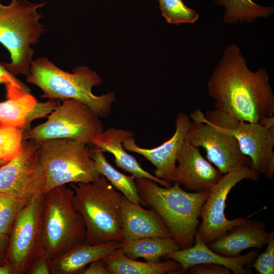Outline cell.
Masks as SVG:
<instances>
[{
    "mask_svg": "<svg viewBox=\"0 0 274 274\" xmlns=\"http://www.w3.org/2000/svg\"><path fill=\"white\" fill-rule=\"evenodd\" d=\"M269 80L264 68L251 71L240 48L232 44L225 49L207 86L216 109L238 121L257 123L274 113Z\"/></svg>",
    "mask_w": 274,
    "mask_h": 274,
    "instance_id": "6da1fadb",
    "label": "cell"
},
{
    "mask_svg": "<svg viewBox=\"0 0 274 274\" xmlns=\"http://www.w3.org/2000/svg\"><path fill=\"white\" fill-rule=\"evenodd\" d=\"M135 180L140 202L158 213L180 249L191 247L209 192H186L179 183L162 187L145 178Z\"/></svg>",
    "mask_w": 274,
    "mask_h": 274,
    "instance_id": "7a4b0ae2",
    "label": "cell"
},
{
    "mask_svg": "<svg viewBox=\"0 0 274 274\" xmlns=\"http://www.w3.org/2000/svg\"><path fill=\"white\" fill-rule=\"evenodd\" d=\"M26 81L43 91L42 98L79 100L89 106L100 118L110 115L116 99L112 91L100 96L93 94L92 87L102 82L96 72L87 66H78L70 73L62 70L46 57L32 61L30 75Z\"/></svg>",
    "mask_w": 274,
    "mask_h": 274,
    "instance_id": "3957f363",
    "label": "cell"
},
{
    "mask_svg": "<svg viewBox=\"0 0 274 274\" xmlns=\"http://www.w3.org/2000/svg\"><path fill=\"white\" fill-rule=\"evenodd\" d=\"M73 203L86 228L85 244L122 242L121 203L123 195L102 175L89 183H70Z\"/></svg>",
    "mask_w": 274,
    "mask_h": 274,
    "instance_id": "277c9868",
    "label": "cell"
},
{
    "mask_svg": "<svg viewBox=\"0 0 274 274\" xmlns=\"http://www.w3.org/2000/svg\"><path fill=\"white\" fill-rule=\"evenodd\" d=\"M45 4L27 0H11L8 5L0 3V43L9 52L11 59L2 64L15 76L30 75L34 53L31 47L47 30L40 22L42 13L37 12Z\"/></svg>",
    "mask_w": 274,
    "mask_h": 274,
    "instance_id": "5b68a950",
    "label": "cell"
},
{
    "mask_svg": "<svg viewBox=\"0 0 274 274\" xmlns=\"http://www.w3.org/2000/svg\"><path fill=\"white\" fill-rule=\"evenodd\" d=\"M74 194L71 187L63 185L44 195L42 249L51 261L85 243V225L74 207Z\"/></svg>",
    "mask_w": 274,
    "mask_h": 274,
    "instance_id": "8992f818",
    "label": "cell"
},
{
    "mask_svg": "<svg viewBox=\"0 0 274 274\" xmlns=\"http://www.w3.org/2000/svg\"><path fill=\"white\" fill-rule=\"evenodd\" d=\"M46 175L45 193L68 183H89L100 176L85 144L67 139L38 143Z\"/></svg>",
    "mask_w": 274,
    "mask_h": 274,
    "instance_id": "52a82bcc",
    "label": "cell"
},
{
    "mask_svg": "<svg viewBox=\"0 0 274 274\" xmlns=\"http://www.w3.org/2000/svg\"><path fill=\"white\" fill-rule=\"evenodd\" d=\"M189 117L192 121L185 140L203 148L208 161L223 175L250 167V158L242 153L236 139L220 121L215 110L203 113L197 109Z\"/></svg>",
    "mask_w": 274,
    "mask_h": 274,
    "instance_id": "ba28073f",
    "label": "cell"
},
{
    "mask_svg": "<svg viewBox=\"0 0 274 274\" xmlns=\"http://www.w3.org/2000/svg\"><path fill=\"white\" fill-rule=\"evenodd\" d=\"M104 131L100 117L89 106L76 99L63 100L47 121L24 132V139L40 143L67 139L85 144Z\"/></svg>",
    "mask_w": 274,
    "mask_h": 274,
    "instance_id": "9c48e42d",
    "label": "cell"
},
{
    "mask_svg": "<svg viewBox=\"0 0 274 274\" xmlns=\"http://www.w3.org/2000/svg\"><path fill=\"white\" fill-rule=\"evenodd\" d=\"M44 195L28 201L20 210L13 226L5 263L12 267L15 273L27 274L42 251Z\"/></svg>",
    "mask_w": 274,
    "mask_h": 274,
    "instance_id": "30bf717a",
    "label": "cell"
},
{
    "mask_svg": "<svg viewBox=\"0 0 274 274\" xmlns=\"http://www.w3.org/2000/svg\"><path fill=\"white\" fill-rule=\"evenodd\" d=\"M46 184L39 144L24 139L19 154L0 166V192L27 202L45 194Z\"/></svg>",
    "mask_w": 274,
    "mask_h": 274,
    "instance_id": "8fae6325",
    "label": "cell"
},
{
    "mask_svg": "<svg viewBox=\"0 0 274 274\" xmlns=\"http://www.w3.org/2000/svg\"><path fill=\"white\" fill-rule=\"evenodd\" d=\"M259 175L249 167H243L224 174L211 189L202 205L199 217L201 222L196 233L208 244L224 235L233 226L247 218L238 217L228 220L224 213L226 200L231 190L243 180L257 181Z\"/></svg>",
    "mask_w": 274,
    "mask_h": 274,
    "instance_id": "7c38bea8",
    "label": "cell"
},
{
    "mask_svg": "<svg viewBox=\"0 0 274 274\" xmlns=\"http://www.w3.org/2000/svg\"><path fill=\"white\" fill-rule=\"evenodd\" d=\"M215 110L220 121L236 139L242 153L250 158V168L264 175L268 163L274 159V129H268L258 123L238 121Z\"/></svg>",
    "mask_w": 274,
    "mask_h": 274,
    "instance_id": "4fadbf2b",
    "label": "cell"
},
{
    "mask_svg": "<svg viewBox=\"0 0 274 274\" xmlns=\"http://www.w3.org/2000/svg\"><path fill=\"white\" fill-rule=\"evenodd\" d=\"M190 123L189 116L185 112H180L176 117L174 134L160 146L151 149L141 148L136 144L134 136L124 140L122 145L125 150L142 155L154 165L156 167V177L171 183L177 166V156L185 140Z\"/></svg>",
    "mask_w": 274,
    "mask_h": 274,
    "instance_id": "5bb4252c",
    "label": "cell"
},
{
    "mask_svg": "<svg viewBox=\"0 0 274 274\" xmlns=\"http://www.w3.org/2000/svg\"><path fill=\"white\" fill-rule=\"evenodd\" d=\"M172 182L194 192H209L223 174L205 159L198 148L185 140L177 156Z\"/></svg>",
    "mask_w": 274,
    "mask_h": 274,
    "instance_id": "9a60e30c",
    "label": "cell"
},
{
    "mask_svg": "<svg viewBox=\"0 0 274 274\" xmlns=\"http://www.w3.org/2000/svg\"><path fill=\"white\" fill-rule=\"evenodd\" d=\"M194 244L188 248L180 249L165 256L168 259L176 261L181 266V268L174 273L179 272L184 273L187 269L195 264L213 263L223 265L234 274H247L250 273L249 271L245 267L252 264L258 255V251L255 250L235 257L221 255L210 249L196 233Z\"/></svg>",
    "mask_w": 274,
    "mask_h": 274,
    "instance_id": "2e32d148",
    "label": "cell"
},
{
    "mask_svg": "<svg viewBox=\"0 0 274 274\" xmlns=\"http://www.w3.org/2000/svg\"><path fill=\"white\" fill-rule=\"evenodd\" d=\"M265 223L258 220H247L229 229L224 235L207 245L215 252L226 257H235L251 248H261L266 245L269 232Z\"/></svg>",
    "mask_w": 274,
    "mask_h": 274,
    "instance_id": "e0dca14e",
    "label": "cell"
},
{
    "mask_svg": "<svg viewBox=\"0 0 274 274\" xmlns=\"http://www.w3.org/2000/svg\"><path fill=\"white\" fill-rule=\"evenodd\" d=\"M121 211L123 239L171 237L165 223L154 210H146L123 196Z\"/></svg>",
    "mask_w": 274,
    "mask_h": 274,
    "instance_id": "ac0fdd59",
    "label": "cell"
},
{
    "mask_svg": "<svg viewBox=\"0 0 274 274\" xmlns=\"http://www.w3.org/2000/svg\"><path fill=\"white\" fill-rule=\"evenodd\" d=\"M134 136V134L129 130L110 127L94 138L91 144L99 148L103 152L111 153L115 158L116 166L130 173L134 179L145 178L163 187L171 186V183L160 179L145 170L133 156L125 151L122 145L123 141Z\"/></svg>",
    "mask_w": 274,
    "mask_h": 274,
    "instance_id": "d6986e66",
    "label": "cell"
},
{
    "mask_svg": "<svg viewBox=\"0 0 274 274\" xmlns=\"http://www.w3.org/2000/svg\"><path fill=\"white\" fill-rule=\"evenodd\" d=\"M122 247V242L76 246L51 261L52 274L81 273L87 265Z\"/></svg>",
    "mask_w": 274,
    "mask_h": 274,
    "instance_id": "ffe728a7",
    "label": "cell"
},
{
    "mask_svg": "<svg viewBox=\"0 0 274 274\" xmlns=\"http://www.w3.org/2000/svg\"><path fill=\"white\" fill-rule=\"evenodd\" d=\"M6 90L7 99L0 102V125L20 127L25 131L38 101L30 93L18 87L10 86Z\"/></svg>",
    "mask_w": 274,
    "mask_h": 274,
    "instance_id": "44dd1931",
    "label": "cell"
},
{
    "mask_svg": "<svg viewBox=\"0 0 274 274\" xmlns=\"http://www.w3.org/2000/svg\"><path fill=\"white\" fill-rule=\"evenodd\" d=\"M110 274H164L172 273L181 268L176 261L143 262L127 257L122 248L115 249L101 258Z\"/></svg>",
    "mask_w": 274,
    "mask_h": 274,
    "instance_id": "7402d4cb",
    "label": "cell"
},
{
    "mask_svg": "<svg viewBox=\"0 0 274 274\" xmlns=\"http://www.w3.org/2000/svg\"><path fill=\"white\" fill-rule=\"evenodd\" d=\"M125 255L132 259L143 258L146 262H158L160 258L180 250L172 237H147L123 239L121 247Z\"/></svg>",
    "mask_w": 274,
    "mask_h": 274,
    "instance_id": "603a6c76",
    "label": "cell"
},
{
    "mask_svg": "<svg viewBox=\"0 0 274 274\" xmlns=\"http://www.w3.org/2000/svg\"><path fill=\"white\" fill-rule=\"evenodd\" d=\"M90 154L100 175L104 176L116 190L128 200L136 203H140L133 177L125 175L115 169L108 161L104 152L96 146L90 150Z\"/></svg>",
    "mask_w": 274,
    "mask_h": 274,
    "instance_id": "cb8c5ba5",
    "label": "cell"
},
{
    "mask_svg": "<svg viewBox=\"0 0 274 274\" xmlns=\"http://www.w3.org/2000/svg\"><path fill=\"white\" fill-rule=\"evenodd\" d=\"M225 9L223 17L226 23L238 21L251 23L257 18H267L271 15L273 8L259 5L252 0H214Z\"/></svg>",
    "mask_w": 274,
    "mask_h": 274,
    "instance_id": "d4e9b609",
    "label": "cell"
},
{
    "mask_svg": "<svg viewBox=\"0 0 274 274\" xmlns=\"http://www.w3.org/2000/svg\"><path fill=\"white\" fill-rule=\"evenodd\" d=\"M24 132L20 127L0 125V160L8 162L19 154Z\"/></svg>",
    "mask_w": 274,
    "mask_h": 274,
    "instance_id": "484cf974",
    "label": "cell"
},
{
    "mask_svg": "<svg viewBox=\"0 0 274 274\" xmlns=\"http://www.w3.org/2000/svg\"><path fill=\"white\" fill-rule=\"evenodd\" d=\"M158 1L162 15L169 23H193L199 17V15L185 5L182 0Z\"/></svg>",
    "mask_w": 274,
    "mask_h": 274,
    "instance_id": "4316f807",
    "label": "cell"
},
{
    "mask_svg": "<svg viewBox=\"0 0 274 274\" xmlns=\"http://www.w3.org/2000/svg\"><path fill=\"white\" fill-rule=\"evenodd\" d=\"M12 195L0 192V233L9 236L16 218L26 203Z\"/></svg>",
    "mask_w": 274,
    "mask_h": 274,
    "instance_id": "83f0119b",
    "label": "cell"
},
{
    "mask_svg": "<svg viewBox=\"0 0 274 274\" xmlns=\"http://www.w3.org/2000/svg\"><path fill=\"white\" fill-rule=\"evenodd\" d=\"M265 250L255 259L251 266L260 274L274 273V231L269 232Z\"/></svg>",
    "mask_w": 274,
    "mask_h": 274,
    "instance_id": "f1b7e54d",
    "label": "cell"
},
{
    "mask_svg": "<svg viewBox=\"0 0 274 274\" xmlns=\"http://www.w3.org/2000/svg\"><path fill=\"white\" fill-rule=\"evenodd\" d=\"M190 274H230L226 267L213 263H200L189 267L184 273Z\"/></svg>",
    "mask_w": 274,
    "mask_h": 274,
    "instance_id": "f546056e",
    "label": "cell"
},
{
    "mask_svg": "<svg viewBox=\"0 0 274 274\" xmlns=\"http://www.w3.org/2000/svg\"><path fill=\"white\" fill-rule=\"evenodd\" d=\"M51 260L43 251L35 259L27 274H52Z\"/></svg>",
    "mask_w": 274,
    "mask_h": 274,
    "instance_id": "4dcf8cb0",
    "label": "cell"
},
{
    "mask_svg": "<svg viewBox=\"0 0 274 274\" xmlns=\"http://www.w3.org/2000/svg\"><path fill=\"white\" fill-rule=\"evenodd\" d=\"M4 84L5 86H15L30 93V90L27 86L16 78L0 63V84Z\"/></svg>",
    "mask_w": 274,
    "mask_h": 274,
    "instance_id": "1f68e13d",
    "label": "cell"
},
{
    "mask_svg": "<svg viewBox=\"0 0 274 274\" xmlns=\"http://www.w3.org/2000/svg\"><path fill=\"white\" fill-rule=\"evenodd\" d=\"M82 274H110L102 260L98 259L89 264L82 272Z\"/></svg>",
    "mask_w": 274,
    "mask_h": 274,
    "instance_id": "d6a6232c",
    "label": "cell"
},
{
    "mask_svg": "<svg viewBox=\"0 0 274 274\" xmlns=\"http://www.w3.org/2000/svg\"><path fill=\"white\" fill-rule=\"evenodd\" d=\"M9 243V236L0 233V261L6 257Z\"/></svg>",
    "mask_w": 274,
    "mask_h": 274,
    "instance_id": "836d02e7",
    "label": "cell"
},
{
    "mask_svg": "<svg viewBox=\"0 0 274 274\" xmlns=\"http://www.w3.org/2000/svg\"><path fill=\"white\" fill-rule=\"evenodd\" d=\"M257 123L268 129H274L273 116L262 118L260 119Z\"/></svg>",
    "mask_w": 274,
    "mask_h": 274,
    "instance_id": "e575fe53",
    "label": "cell"
},
{
    "mask_svg": "<svg viewBox=\"0 0 274 274\" xmlns=\"http://www.w3.org/2000/svg\"><path fill=\"white\" fill-rule=\"evenodd\" d=\"M15 273L12 267L5 263V264H0V274H11Z\"/></svg>",
    "mask_w": 274,
    "mask_h": 274,
    "instance_id": "d590c367",
    "label": "cell"
},
{
    "mask_svg": "<svg viewBox=\"0 0 274 274\" xmlns=\"http://www.w3.org/2000/svg\"><path fill=\"white\" fill-rule=\"evenodd\" d=\"M7 162L6 161H2V160H0V166L3 164H4L5 163H6Z\"/></svg>",
    "mask_w": 274,
    "mask_h": 274,
    "instance_id": "8d00e7d4",
    "label": "cell"
}]
</instances>
